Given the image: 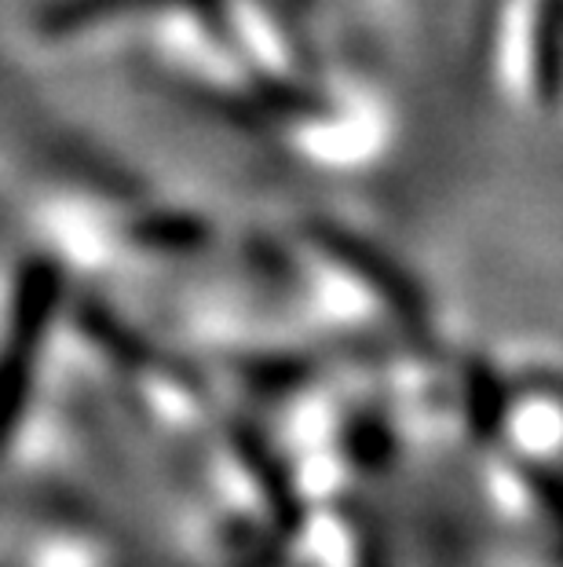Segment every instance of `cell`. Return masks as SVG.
Here are the masks:
<instances>
[{"instance_id": "6da1fadb", "label": "cell", "mask_w": 563, "mask_h": 567, "mask_svg": "<svg viewBox=\"0 0 563 567\" xmlns=\"http://www.w3.org/2000/svg\"><path fill=\"white\" fill-rule=\"evenodd\" d=\"M59 289H63V275L48 260H33L19 275L15 308H11L8 337L0 348V454L19 436L33 392V367L44 352L59 308Z\"/></svg>"}]
</instances>
